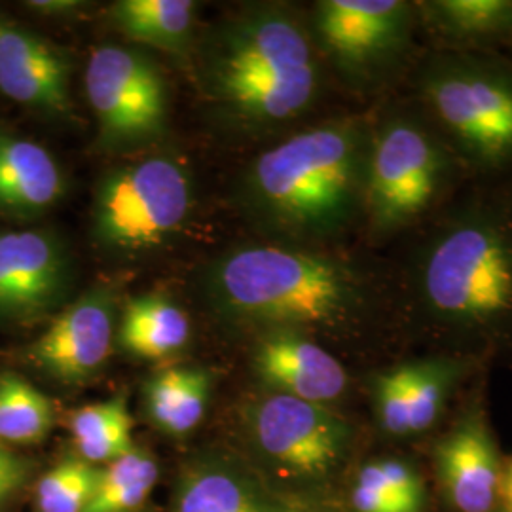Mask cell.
I'll list each match as a JSON object with an SVG mask.
<instances>
[{"instance_id":"obj_1","label":"cell","mask_w":512,"mask_h":512,"mask_svg":"<svg viewBox=\"0 0 512 512\" xmlns=\"http://www.w3.org/2000/svg\"><path fill=\"white\" fill-rule=\"evenodd\" d=\"M384 255L406 346L486 363L512 355V171L471 177Z\"/></svg>"},{"instance_id":"obj_2","label":"cell","mask_w":512,"mask_h":512,"mask_svg":"<svg viewBox=\"0 0 512 512\" xmlns=\"http://www.w3.org/2000/svg\"><path fill=\"white\" fill-rule=\"evenodd\" d=\"M205 293L217 310L264 330H304L317 340L376 338L406 348L384 253L251 243L211 264Z\"/></svg>"},{"instance_id":"obj_3","label":"cell","mask_w":512,"mask_h":512,"mask_svg":"<svg viewBox=\"0 0 512 512\" xmlns=\"http://www.w3.org/2000/svg\"><path fill=\"white\" fill-rule=\"evenodd\" d=\"M370 116V107L330 114L256 154L239 196L266 241L340 249L361 236Z\"/></svg>"},{"instance_id":"obj_4","label":"cell","mask_w":512,"mask_h":512,"mask_svg":"<svg viewBox=\"0 0 512 512\" xmlns=\"http://www.w3.org/2000/svg\"><path fill=\"white\" fill-rule=\"evenodd\" d=\"M205 97L253 135H287L311 122L330 76L306 10L260 2L224 19L200 50ZM321 120V118H319Z\"/></svg>"},{"instance_id":"obj_5","label":"cell","mask_w":512,"mask_h":512,"mask_svg":"<svg viewBox=\"0 0 512 512\" xmlns=\"http://www.w3.org/2000/svg\"><path fill=\"white\" fill-rule=\"evenodd\" d=\"M370 114L361 239L368 251L385 253L473 175L410 93L385 97Z\"/></svg>"},{"instance_id":"obj_6","label":"cell","mask_w":512,"mask_h":512,"mask_svg":"<svg viewBox=\"0 0 512 512\" xmlns=\"http://www.w3.org/2000/svg\"><path fill=\"white\" fill-rule=\"evenodd\" d=\"M410 93L458 152L469 173L512 171V59L423 48Z\"/></svg>"},{"instance_id":"obj_7","label":"cell","mask_w":512,"mask_h":512,"mask_svg":"<svg viewBox=\"0 0 512 512\" xmlns=\"http://www.w3.org/2000/svg\"><path fill=\"white\" fill-rule=\"evenodd\" d=\"M306 18L330 80L368 107L403 92L425 48L416 0H317Z\"/></svg>"},{"instance_id":"obj_8","label":"cell","mask_w":512,"mask_h":512,"mask_svg":"<svg viewBox=\"0 0 512 512\" xmlns=\"http://www.w3.org/2000/svg\"><path fill=\"white\" fill-rule=\"evenodd\" d=\"M194 207V184L175 156H148L107 171L95 186L92 236L110 253L158 249L183 230Z\"/></svg>"},{"instance_id":"obj_9","label":"cell","mask_w":512,"mask_h":512,"mask_svg":"<svg viewBox=\"0 0 512 512\" xmlns=\"http://www.w3.org/2000/svg\"><path fill=\"white\" fill-rule=\"evenodd\" d=\"M84 82L99 150L126 154L164 137L167 86L148 55L118 44L99 46L90 55Z\"/></svg>"},{"instance_id":"obj_10","label":"cell","mask_w":512,"mask_h":512,"mask_svg":"<svg viewBox=\"0 0 512 512\" xmlns=\"http://www.w3.org/2000/svg\"><path fill=\"white\" fill-rule=\"evenodd\" d=\"M484 368L480 359L425 351L372 370L366 387L378 429L399 440L431 433L459 389Z\"/></svg>"},{"instance_id":"obj_11","label":"cell","mask_w":512,"mask_h":512,"mask_svg":"<svg viewBox=\"0 0 512 512\" xmlns=\"http://www.w3.org/2000/svg\"><path fill=\"white\" fill-rule=\"evenodd\" d=\"M251 433L283 473L308 480L329 476L353 439L351 423L334 408L270 391L253 404Z\"/></svg>"},{"instance_id":"obj_12","label":"cell","mask_w":512,"mask_h":512,"mask_svg":"<svg viewBox=\"0 0 512 512\" xmlns=\"http://www.w3.org/2000/svg\"><path fill=\"white\" fill-rule=\"evenodd\" d=\"M482 387L476 384L475 393L433 450L440 488L456 512H497L501 507L503 461Z\"/></svg>"},{"instance_id":"obj_13","label":"cell","mask_w":512,"mask_h":512,"mask_svg":"<svg viewBox=\"0 0 512 512\" xmlns=\"http://www.w3.org/2000/svg\"><path fill=\"white\" fill-rule=\"evenodd\" d=\"M63 243L46 230L0 234V317L35 319L61 304L73 279Z\"/></svg>"},{"instance_id":"obj_14","label":"cell","mask_w":512,"mask_h":512,"mask_svg":"<svg viewBox=\"0 0 512 512\" xmlns=\"http://www.w3.org/2000/svg\"><path fill=\"white\" fill-rule=\"evenodd\" d=\"M114 330V294L95 287L55 317L31 348V359L63 384H84L107 365Z\"/></svg>"},{"instance_id":"obj_15","label":"cell","mask_w":512,"mask_h":512,"mask_svg":"<svg viewBox=\"0 0 512 512\" xmlns=\"http://www.w3.org/2000/svg\"><path fill=\"white\" fill-rule=\"evenodd\" d=\"M253 368L270 393L330 408L351 387L346 365L304 330H264L256 342Z\"/></svg>"},{"instance_id":"obj_16","label":"cell","mask_w":512,"mask_h":512,"mask_svg":"<svg viewBox=\"0 0 512 512\" xmlns=\"http://www.w3.org/2000/svg\"><path fill=\"white\" fill-rule=\"evenodd\" d=\"M73 63L67 52L0 16V93L48 116H73Z\"/></svg>"},{"instance_id":"obj_17","label":"cell","mask_w":512,"mask_h":512,"mask_svg":"<svg viewBox=\"0 0 512 512\" xmlns=\"http://www.w3.org/2000/svg\"><path fill=\"white\" fill-rule=\"evenodd\" d=\"M427 48L503 54L512 44V0H416Z\"/></svg>"},{"instance_id":"obj_18","label":"cell","mask_w":512,"mask_h":512,"mask_svg":"<svg viewBox=\"0 0 512 512\" xmlns=\"http://www.w3.org/2000/svg\"><path fill=\"white\" fill-rule=\"evenodd\" d=\"M65 194V175L54 156L35 141L0 128V211L33 217Z\"/></svg>"},{"instance_id":"obj_19","label":"cell","mask_w":512,"mask_h":512,"mask_svg":"<svg viewBox=\"0 0 512 512\" xmlns=\"http://www.w3.org/2000/svg\"><path fill=\"white\" fill-rule=\"evenodd\" d=\"M196 14L192 0H120L109 8L112 25L124 37L173 55L188 52Z\"/></svg>"},{"instance_id":"obj_20","label":"cell","mask_w":512,"mask_h":512,"mask_svg":"<svg viewBox=\"0 0 512 512\" xmlns=\"http://www.w3.org/2000/svg\"><path fill=\"white\" fill-rule=\"evenodd\" d=\"M190 319L186 311L162 294L131 298L122 311L118 340L131 355L158 361L186 346Z\"/></svg>"},{"instance_id":"obj_21","label":"cell","mask_w":512,"mask_h":512,"mask_svg":"<svg viewBox=\"0 0 512 512\" xmlns=\"http://www.w3.org/2000/svg\"><path fill=\"white\" fill-rule=\"evenodd\" d=\"M209 393L211 378L202 368H165L147 384L148 416L167 435L183 437L203 420Z\"/></svg>"},{"instance_id":"obj_22","label":"cell","mask_w":512,"mask_h":512,"mask_svg":"<svg viewBox=\"0 0 512 512\" xmlns=\"http://www.w3.org/2000/svg\"><path fill=\"white\" fill-rule=\"evenodd\" d=\"M425 484L404 459H374L355 478L351 505L355 512H423Z\"/></svg>"},{"instance_id":"obj_23","label":"cell","mask_w":512,"mask_h":512,"mask_svg":"<svg viewBox=\"0 0 512 512\" xmlns=\"http://www.w3.org/2000/svg\"><path fill=\"white\" fill-rule=\"evenodd\" d=\"M156 482V459L135 446L99 471L95 494L84 512H133L147 501Z\"/></svg>"},{"instance_id":"obj_24","label":"cell","mask_w":512,"mask_h":512,"mask_svg":"<svg viewBox=\"0 0 512 512\" xmlns=\"http://www.w3.org/2000/svg\"><path fill=\"white\" fill-rule=\"evenodd\" d=\"M54 425L52 401L14 372L0 374V440L35 444Z\"/></svg>"},{"instance_id":"obj_25","label":"cell","mask_w":512,"mask_h":512,"mask_svg":"<svg viewBox=\"0 0 512 512\" xmlns=\"http://www.w3.org/2000/svg\"><path fill=\"white\" fill-rule=\"evenodd\" d=\"M177 512H274L253 486L222 469H202L184 478Z\"/></svg>"},{"instance_id":"obj_26","label":"cell","mask_w":512,"mask_h":512,"mask_svg":"<svg viewBox=\"0 0 512 512\" xmlns=\"http://www.w3.org/2000/svg\"><path fill=\"white\" fill-rule=\"evenodd\" d=\"M99 471L82 458L59 461L40 478L37 490L40 512H84L90 505Z\"/></svg>"},{"instance_id":"obj_27","label":"cell","mask_w":512,"mask_h":512,"mask_svg":"<svg viewBox=\"0 0 512 512\" xmlns=\"http://www.w3.org/2000/svg\"><path fill=\"white\" fill-rule=\"evenodd\" d=\"M74 446L78 450V456L92 465L110 463L114 459L126 456L135 448L133 437H131V416L110 425L109 429L101 431L92 439L78 442Z\"/></svg>"},{"instance_id":"obj_28","label":"cell","mask_w":512,"mask_h":512,"mask_svg":"<svg viewBox=\"0 0 512 512\" xmlns=\"http://www.w3.org/2000/svg\"><path fill=\"white\" fill-rule=\"evenodd\" d=\"M129 418L128 403L124 397L109 399L103 403L88 404L76 410L71 420L74 444L92 439L110 425Z\"/></svg>"},{"instance_id":"obj_29","label":"cell","mask_w":512,"mask_h":512,"mask_svg":"<svg viewBox=\"0 0 512 512\" xmlns=\"http://www.w3.org/2000/svg\"><path fill=\"white\" fill-rule=\"evenodd\" d=\"M29 475V465L25 459L19 458L0 446V505L16 494L19 488L25 484Z\"/></svg>"},{"instance_id":"obj_30","label":"cell","mask_w":512,"mask_h":512,"mask_svg":"<svg viewBox=\"0 0 512 512\" xmlns=\"http://www.w3.org/2000/svg\"><path fill=\"white\" fill-rule=\"evenodd\" d=\"M25 6L33 12L44 16H73L84 8V2L80 0H33L25 2Z\"/></svg>"},{"instance_id":"obj_31","label":"cell","mask_w":512,"mask_h":512,"mask_svg":"<svg viewBox=\"0 0 512 512\" xmlns=\"http://www.w3.org/2000/svg\"><path fill=\"white\" fill-rule=\"evenodd\" d=\"M501 511L512 512V458L503 461V476H501Z\"/></svg>"},{"instance_id":"obj_32","label":"cell","mask_w":512,"mask_h":512,"mask_svg":"<svg viewBox=\"0 0 512 512\" xmlns=\"http://www.w3.org/2000/svg\"><path fill=\"white\" fill-rule=\"evenodd\" d=\"M509 54H511V55H509V57H511V59H512V44H511V48H509Z\"/></svg>"},{"instance_id":"obj_33","label":"cell","mask_w":512,"mask_h":512,"mask_svg":"<svg viewBox=\"0 0 512 512\" xmlns=\"http://www.w3.org/2000/svg\"><path fill=\"white\" fill-rule=\"evenodd\" d=\"M497 512H503V511H501V509H499V511H497Z\"/></svg>"}]
</instances>
